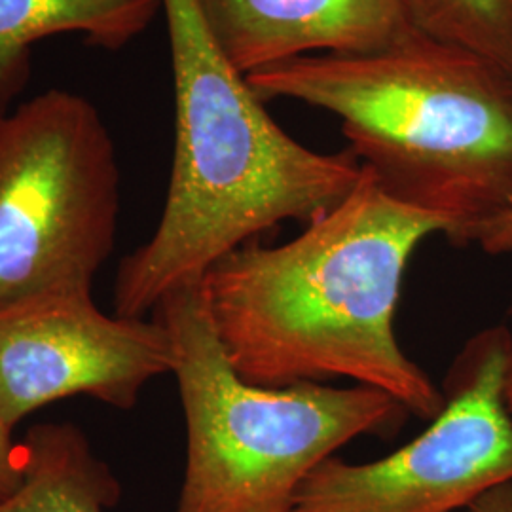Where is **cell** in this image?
Segmentation results:
<instances>
[{
  "mask_svg": "<svg viewBox=\"0 0 512 512\" xmlns=\"http://www.w3.org/2000/svg\"><path fill=\"white\" fill-rule=\"evenodd\" d=\"M505 403H507V408L512 416V355L509 366H507V374H505Z\"/></svg>",
  "mask_w": 512,
  "mask_h": 512,
  "instance_id": "15",
  "label": "cell"
},
{
  "mask_svg": "<svg viewBox=\"0 0 512 512\" xmlns=\"http://www.w3.org/2000/svg\"><path fill=\"white\" fill-rule=\"evenodd\" d=\"M511 355L507 325L475 334L450 366L444 406L423 433L376 461L349 463L336 454L321 461L289 512H461L512 480Z\"/></svg>",
  "mask_w": 512,
  "mask_h": 512,
  "instance_id": "6",
  "label": "cell"
},
{
  "mask_svg": "<svg viewBox=\"0 0 512 512\" xmlns=\"http://www.w3.org/2000/svg\"><path fill=\"white\" fill-rule=\"evenodd\" d=\"M21 446L23 482L0 512H107L120 501L118 478L76 425H37Z\"/></svg>",
  "mask_w": 512,
  "mask_h": 512,
  "instance_id": "10",
  "label": "cell"
},
{
  "mask_svg": "<svg viewBox=\"0 0 512 512\" xmlns=\"http://www.w3.org/2000/svg\"><path fill=\"white\" fill-rule=\"evenodd\" d=\"M120 215V167L90 99L48 90L0 114V306L92 289Z\"/></svg>",
  "mask_w": 512,
  "mask_h": 512,
  "instance_id": "5",
  "label": "cell"
},
{
  "mask_svg": "<svg viewBox=\"0 0 512 512\" xmlns=\"http://www.w3.org/2000/svg\"><path fill=\"white\" fill-rule=\"evenodd\" d=\"M173 366V342L160 319L110 317L92 289L0 306V421L10 431L40 406L74 395L129 410Z\"/></svg>",
  "mask_w": 512,
  "mask_h": 512,
  "instance_id": "7",
  "label": "cell"
},
{
  "mask_svg": "<svg viewBox=\"0 0 512 512\" xmlns=\"http://www.w3.org/2000/svg\"><path fill=\"white\" fill-rule=\"evenodd\" d=\"M444 222L391 200L363 167L348 196L283 245L251 241L203 275L220 348L260 387L351 380L435 420L444 395L401 348L395 317L404 272Z\"/></svg>",
  "mask_w": 512,
  "mask_h": 512,
  "instance_id": "1",
  "label": "cell"
},
{
  "mask_svg": "<svg viewBox=\"0 0 512 512\" xmlns=\"http://www.w3.org/2000/svg\"><path fill=\"white\" fill-rule=\"evenodd\" d=\"M461 512H512V480L495 484Z\"/></svg>",
  "mask_w": 512,
  "mask_h": 512,
  "instance_id": "14",
  "label": "cell"
},
{
  "mask_svg": "<svg viewBox=\"0 0 512 512\" xmlns=\"http://www.w3.org/2000/svg\"><path fill=\"white\" fill-rule=\"evenodd\" d=\"M162 12L175 150L156 232L116 275L114 310L128 319H145L167 294L200 283L220 258L283 222L321 217L363 175L348 148L311 150L275 122L247 76L220 54L196 0H164Z\"/></svg>",
  "mask_w": 512,
  "mask_h": 512,
  "instance_id": "2",
  "label": "cell"
},
{
  "mask_svg": "<svg viewBox=\"0 0 512 512\" xmlns=\"http://www.w3.org/2000/svg\"><path fill=\"white\" fill-rule=\"evenodd\" d=\"M164 0H0V114L31 78L33 46L80 35L86 44L122 50L143 35Z\"/></svg>",
  "mask_w": 512,
  "mask_h": 512,
  "instance_id": "9",
  "label": "cell"
},
{
  "mask_svg": "<svg viewBox=\"0 0 512 512\" xmlns=\"http://www.w3.org/2000/svg\"><path fill=\"white\" fill-rule=\"evenodd\" d=\"M23 482V446L14 442L12 431L0 421V503L16 494Z\"/></svg>",
  "mask_w": 512,
  "mask_h": 512,
  "instance_id": "12",
  "label": "cell"
},
{
  "mask_svg": "<svg viewBox=\"0 0 512 512\" xmlns=\"http://www.w3.org/2000/svg\"><path fill=\"white\" fill-rule=\"evenodd\" d=\"M478 245L486 255H512V209L501 215L492 224H488L476 238Z\"/></svg>",
  "mask_w": 512,
  "mask_h": 512,
  "instance_id": "13",
  "label": "cell"
},
{
  "mask_svg": "<svg viewBox=\"0 0 512 512\" xmlns=\"http://www.w3.org/2000/svg\"><path fill=\"white\" fill-rule=\"evenodd\" d=\"M226 61L245 76L300 57L361 54L410 31L403 0H196Z\"/></svg>",
  "mask_w": 512,
  "mask_h": 512,
  "instance_id": "8",
  "label": "cell"
},
{
  "mask_svg": "<svg viewBox=\"0 0 512 512\" xmlns=\"http://www.w3.org/2000/svg\"><path fill=\"white\" fill-rule=\"evenodd\" d=\"M266 103L340 120L348 150L391 200L442 220L454 247L512 209V78L406 31L361 54H319L247 76Z\"/></svg>",
  "mask_w": 512,
  "mask_h": 512,
  "instance_id": "3",
  "label": "cell"
},
{
  "mask_svg": "<svg viewBox=\"0 0 512 512\" xmlns=\"http://www.w3.org/2000/svg\"><path fill=\"white\" fill-rule=\"evenodd\" d=\"M175 351L186 467L175 512H289L302 480L359 437H395L412 416L370 385L260 387L220 348L202 281L156 306Z\"/></svg>",
  "mask_w": 512,
  "mask_h": 512,
  "instance_id": "4",
  "label": "cell"
},
{
  "mask_svg": "<svg viewBox=\"0 0 512 512\" xmlns=\"http://www.w3.org/2000/svg\"><path fill=\"white\" fill-rule=\"evenodd\" d=\"M408 27L512 78V0H403Z\"/></svg>",
  "mask_w": 512,
  "mask_h": 512,
  "instance_id": "11",
  "label": "cell"
}]
</instances>
